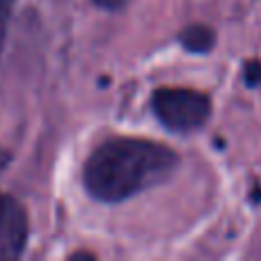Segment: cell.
I'll list each match as a JSON object with an SVG mask.
<instances>
[{
    "instance_id": "8992f818",
    "label": "cell",
    "mask_w": 261,
    "mask_h": 261,
    "mask_svg": "<svg viewBox=\"0 0 261 261\" xmlns=\"http://www.w3.org/2000/svg\"><path fill=\"white\" fill-rule=\"evenodd\" d=\"M243 81L248 83V85H257V83H261V62H257V60H250V62H245V67H243Z\"/></svg>"
},
{
    "instance_id": "52a82bcc",
    "label": "cell",
    "mask_w": 261,
    "mask_h": 261,
    "mask_svg": "<svg viewBox=\"0 0 261 261\" xmlns=\"http://www.w3.org/2000/svg\"><path fill=\"white\" fill-rule=\"evenodd\" d=\"M96 7L101 9H108V12H117V9H124L130 0H92Z\"/></svg>"
},
{
    "instance_id": "6da1fadb",
    "label": "cell",
    "mask_w": 261,
    "mask_h": 261,
    "mask_svg": "<svg viewBox=\"0 0 261 261\" xmlns=\"http://www.w3.org/2000/svg\"><path fill=\"white\" fill-rule=\"evenodd\" d=\"M179 167L172 147L142 138H110L87 156L83 186L103 204H119L163 184Z\"/></svg>"
},
{
    "instance_id": "5b68a950",
    "label": "cell",
    "mask_w": 261,
    "mask_h": 261,
    "mask_svg": "<svg viewBox=\"0 0 261 261\" xmlns=\"http://www.w3.org/2000/svg\"><path fill=\"white\" fill-rule=\"evenodd\" d=\"M14 5H16V0H0V55H3V46L7 39V28L12 21Z\"/></svg>"
},
{
    "instance_id": "7a4b0ae2",
    "label": "cell",
    "mask_w": 261,
    "mask_h": 261,
    "mask_svg": "<svg viewBox=\"0 0 261 261\" xmlns=\"http://www.w3.org/2000/svg\"><path fill=\"white\" fill-rule=\"evenodd\" d=\"M151 110L167 130L190 133L211 117V96L186 87H161L151 94Z\"/></svg>"
},
{
    "instance_id": "277c9868",
    "label": "cell",
    "mask_w": 261,
    "mask_h": 261,
    "mask_svg": "<svg viewBox=\"0 0 261 261\" xmlns=\"http://www.w3.org/2000/svg\"><path fill=\"white\" fill-rule=\"evenodd\" d=\"M213 39H216V35H213L211 28L197 25V23H195V25H188L179 35L181 46H184L186 50H190V53H206V50H211Z\"/></svg>"
},
{
    "instance_id": "3957f363",
    "label": "cell",
    "mask_w": 261,
    "mask_h": 261,
    "mask_svg": "<svg viewBox=\"0 0 261 261\" xmlns=\"http://www.w3.org/2000/svg\"><path fill=\"white\" fill-rule=\"evenodd\" d=\"M30 234L28 213L12 195L0 190V261L23 254Z\"/></svg>"
}]
</instances>
